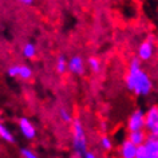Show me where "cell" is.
Masks as SVG:
<instances>
[{
    "label": "cell",
    "mask_w": 158,
    "mask_h": 158,
    "mask_svg": "<svg viewBox=\"0 0 158 158\" xmlns=\"http://www.w3.org/2000/svg\"><path fill=\"white\" fill-rule=\"evenodd\" d=\"M142 60L134 56L129 63L127 73L125 75L126 89L135 97H149L154 90L153 79L148 71L142 69Z\"/></svg>",
    "instance_id": "6da1fadb"
},
{
    "label": "cell",
    "mask_w": 158,
    "mask_h": 158,
    "mask_svg": "<svg viewBox=\"0 0 158 158\" xmlns=\"http://www.w3.org/2000/svg\"><path fill=\"white\" fill-rule=\"evenodd\" d=\"M71 131H73V152L75 157H85V153L87 152V137L85 133V127L79 119H74L71 122Z\"/></svg>",
    "instance_id": "7a4b0ae2"
},
{
    "label": "cell",
    "mask_w": 158,
    "mask_h": 158,
    "mask_svg": "<svg viewBox=\"0 0 158 158\" xmlns=\"http://www.w3.org/2000/svg\"><path fill=\"white\" fill-rule=\"evenodd\" d=\"M154 54H156V43H154V39L152 36H149L138 46L137 56L142 62H149L154 58Z\"/></svg>",
    "instance_id": "3957f363"
},
{
    "label": "cell",
    "mask_w": 158,
    "mask_h": 158,
    "mask_svg": "<svg viewBox=\"0 0 158 158\" xmlns=\"http://www.w3.org/2000/svg\"><path fill=\"white\" fill-rule=\"evenodd\" d=\"M126 127L129 131L134 130H143L146 129V119H145V111L141 109H135L130 114L126 122Z\"/></svg>",
    "instance_id": "277c9868"
},
{
    "label": "cell",
    "mask_w": 158,
    "mask_h": 158,
    "mask_svg": "<svg viewBox=\"0 0 158 158\" xmlns=\"http://www.w3.org/2000/svg\"><path fill=\"white\" fill-rule=\"evenodd\" d=\"M19 130H20V133H22V135L26 138V139H34L35 137H36V129H35V126L34 123L31 122L28 118H26V117H23L19 119Z\"/></svg>",
    "instance_id": "5b68a950"
},
{
    "label": "cell",
    "mask_w": 158,
    "mask_h": 158,
    "mask_svg": "<svg viewBox=\"0 0 158 158\" xmlns=\"http://www.w3.org/2000/svg\"><path fill=\"white\" fill-rule=\"evenodd\" d=\"M137 148L138 146L135 143H133L129 138H126L121 143L118 153L122 158H137Z\"/></svg>",
    "instance_id": "8992f818"
},
{
    "label": "cell",
    "mask_w": 158,
    "mask_h": 158,
    "mask_svg": "<svg viewBox=\"0 0 158 158\" xmlns=\"http://www.w3.org/2000/svg\"><path fill=\"white\" fill-rule=\"evenodd\" d=\"M145 119H146V130L152 131L154 126L158 125V105H152L146 110Z\"/></svg>",
    "instance_id": "52a82bcc"
},
{
    "label": "cell",
    "mask_w": 158,
    "mask_h": 158,
    "mask_svg": "<svg viewBox=\"0 0 158 158\" xmlns=\"http://www.w3.org/2000/svg\"><path fill=\"white\" fill-rule=\"evenodd\" d=\"M143 145L148 152V158H158V137L149 133Z\"/></svg>",
    "instance_id": "ba28073f"
},
{
    "label": "cell",
    "mask_w": 158,
    "mask_h": 158,
    "mask_svg": "<svg viewBox=\"0 0 158 158\" xmlns=\"http://www.w3.org/2000/svg\"><path fill=\"white\" fill-rule=\"evenodd\" d=\"M69 71L74 75H83L85 74V60L79 55H74L69 60Z\"/></svg>",
    "instance_id": "9c48e42d"
},
{
    "label": "cell",
    "mask_w": 158,
    "mask_h": 158,
    "mask_svg": "<svg viewBox=\"0 0 158 158\" xmlns=\"http://www.w3.org/2000/svg\"><path fill=\"white\" fill-rule=\"evenodd\" d=\"M127 138L133 142V143L139 146V145L145 143L146 138H148V133H146V129H143V130H134V131H129Z\"/></svg>",
    "instance_id": "30bf717a"
},
{
    "label": "cell",
    "mask_w": 158,
    "mask_h": 158,
    "mask_svg": "<svg viewBox=\"0 0 158 158\" xmlns=\"http://www.w3.org/2000/svg\"><path fill=\"white\" fill-rule=\"evenodd\" d=\"M0 138H2L3 141L8 142V143H15L14 134L11 133V130L7 127L4 123H2V122H0Z\"/></svg>",
    "instance_id": "8fae6325"
},
{
    "label": "cell",
    "mask_w": 158,
    "mask_h": 158,
    "mask_svg": "<svg viewBox=\"0 0 158 158\" xmlns=\"http://www.w3.org/2000/svg\"><path fill=\"white\" fill-rule=\"evenodd\" d=\"M55 70H56V73L60 74V75H63L66 71H69V60H67L63 55L58 56L56 63H55Z\"/></svg>",
    "instance_id": "7c38bea8"
},
{
    "label": "cell",
    "mask_w": 158,
    "mask_h": 158,
    "mask_svg": "<svg viewBox=\"0 0 158 158\" xmlns=\"http://www.w3.org/2000/svg\"><path fill=\"white\" fill-rule=\"evenodd\" d=\"M22 52H23V56L27 58V59H32L35 58V55H36V47H35L34 43H26L24 46H23V50H22Z\"/></svg>",
    "instance_id": "4fadbf2b"
},
{
    "label": "cell",
    "mask_w": 158,
    "mask_h": 158,
    "mask_svg": "<svg viewBox=\"0 0 158 158\" xmlns=\"http://www.w3.org/2000/svg\"><path fill=\"white\" fill-rule=\"evenodd\" d=\"M99 143H101V148L103 152L106 153H109V152H111L113 148H114V143H113V139L110 138L109 135H103L101 138V141H99Z\"/></svg>",
    "instance_id": "5bb4252c"
},
{
    "label": "cell",
    "mask_w": 158,
    "mask_h": 158,
    "mask_svg": "<svg viewBox=\"0 0 158 158\" xmlns=\"http://www.w3.org/2000/svg\"><path fill=\"white\" fill-rule=\"evenodd\" d=\"M87 66H89V69L93 71V73H95L98 74L101 71L102 69V66H101V60L95 56H91V58H89L87 59Z\"/></svg>",
    "instance_id": "9a60e30c"
},
{
    "label": "cell",
    "mask_w": 158,
    "mask_h": 158,
    "mask_svg": "<svg viewBox=\"0 0 158 158\" xmlns=\"http://www.w3.org/2000/svg\"><path fill=\"white\" fill-rule=\"evenodd\" d=\"M32 77V69L30 66L26 64H20V69H19V78L23 79V81H28Z\"/></svg>",
    "instance_id": "2e32d148"
},
{
    "label": "cell",
    "mask_w": 158,
    "mask_h": 158,
    "mask_svg": "<svg viewBox=\"0 0 158 158\" xmlns=\"http://www.w3.org/2000/svg\"><path fill=\"white\" fill-rule=\"evenodd\" d=\"M59 117H60V119L63 122H66V123H71V122L74 121L71 113L67 109H60V110H59Z\"/></svg>",
    "instance_id": "e0dca14e"
},
{
    "label": "cell",
    "mask_w": 158,
    "mask_h": 158,
    "mask_svg": "<svg viewBox=\"0 0 158 158\" xmlns=\"http://www.w3.org/2000/svg\"><path fill=\"white\" fill-rule=\"evenodd\" d=\"M19 154H20V157H23V158H36L38 157V154L35 153L34 150H31L30 148H20Z\"/></svg>",
    "instance_id": "ac0fdd59"
},
{
    "label": "cell",
    "mask_w": 158,
    "mask_h": 158,
    "mask_svg": "<svg viewBox=\"0 0 158 158\" xmlns=\"http://www.w3.org/2000/svg\"><path fill=\"white\" fill-rule=\"evenodd\" d=\"M19 69H20V66H19V64L11 66L10 69L7 70V75H8L10 78H18L19 77Z\"/></svg>",
    "instance_id": "d6986e66"
},
{
    "label": "cell",
    "mask_w": 158,
    "mask_h": 158,
    "mask_svg": "<svg viewBox=\"0 0 158 158\" xmlns=\"http://www.w3.org/2000/svg\"><path fill=\"white\" fill-rule=\"evenodd\" d=\"M137 158H148V152H146L145 145H139L137 148Z\"/></svg>",
    "instance_id": "ffe728a7"
},
{
    "label": "cell",
    "mask_w": 158,
    "mask_h": 158,
    "mask_svg": "<svg viewBox=\"0 0 158 158\" xmlns=\"http://www.w3.org/2000/svg\"><path fill=\"white\" fill-rule=\"evenodd\" d=\"M97 157V154L94 153V152H90V150H87V152L85 153V157L83 158H95Z\"/></svg>",
    "instance_id": "44dd1931"
},
{
    "label": "cell",
    "mask_w": 158,
    "mask_h": 158,
    "mask_svg": "<svg viewBox=\"0 0 158 158\" xmlns=\"http://www.w3.org/2000/svg\"><path fill=\"white\" fill-rule=\"evenodd\" d=\"M20 4H23V6H31L34 3V0H18Z\"/></svg>",
    "instance_id": "7402d4cb"
},
{
    "label": "cell",
    "mask_w": 158,
    "mask_h": 158,
    "mask_svg": "<svg viewBox=\"0 0 158 158\" xmlns=\"http://www.w3.org/2000/svg\"><path fill=\"white\" fill-rule=\"evenodd\" d=\"M149 133H152L153 135L158 137V125H156V126H154V127H153V130H152V131H149Z\"/></svg>",
    "instance_id": "603a6c76"
}]
</instances>
